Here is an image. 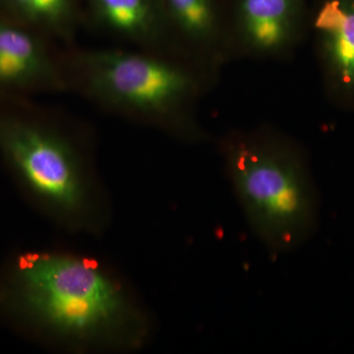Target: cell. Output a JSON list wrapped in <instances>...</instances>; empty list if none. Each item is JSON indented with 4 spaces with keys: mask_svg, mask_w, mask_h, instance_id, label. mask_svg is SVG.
Masks as SVG:
<instances>
[{
    "mask_svg": "<svg viewBox=\"0 0 354 354\" xmlns=\"http://www.w3.org/2000/svg\"><path fill=\"white\" fill-rule=\"evenodd\" d=\"M0 319L44 348L69 354L137 353L157 327L120 272L60 248L19 251L1 266Z\"/></svg>",
    "mask_w": 354,
    "mask_h": 354,
    "instance_id": "cell-1",
    "label": "cell"
},
{
    "mask_svg": "<svg viewBox=\"0 0 354 354\" xmlns=\"http://www.w3.org/2000/svg\"><path fill=\"white\" fill-rule=\"evenodd\" d=\"M68 93L185 143L207 139L197 108L214 77L186 58L133 48L64 46Z\"/></svg>",
    "mask_w": 354,
    "mask_h": 354,
    "instance_id": "cell-3",
    "label": "cell"
},
{
    "mask_svg": "<svg viewBox=\"0 0 354 354\" xmlns=\"http://www.w3.org/2000/svg\"><path fill=\"white\" fill-rule=\"evenodd\" d=\"M324 90L333 104L354 111V0H314L308 24Z\"/></svg>",
    "mask_w": 354,
    "mask_h": 354,
    "instance_id": "cell-7",
    "label": "cell"
},
{
    "mask_svg": "<svg viewBox=\"0 0 354 354\" xmlns=\"http://www.w3.org/2000/svg\"><path fill=\"white\" fill-rule=\"evenodd\" d=\"M172 38L184 55L215 78L232 57L220 0H160Z\"/></svg>",
    "mask_w": 354,
    "mask_h": 354,
    "instance_id": "cell-8",
    "label": "cell"
},
{
    "mask_svg": "<svg viewBox=\"0 0 354 354\" xmlns=\"http://www.w3.org/2000/svg\"><path fill=\"white\" fill-rule=\"evenodd\" d=\"M308 11L306 0H234L227 20L232 57H290L306 31Z\"/></svg>",
    "mask_w": 354,
    "mask_h": 354,
    "instance_id": "cell-6",
    "label": "cell"
},
{
    "mask_svg": "<svg viewBox=\"0 0 354 354\" xmlns=\"http://www.w3.org/2000/svg\"><path fill=\"white\" fill-rule=\"evenodd\" d=\"M62 93L64 46L0 13V101Z\"/></svg>",
    "mask_w": 354,
    "mask_h": 354,
    "instance_id": "cell-5",
    "label": "cell"
},
{
    "mask_svg": "<svg viewBox=\"0 0 354 354\" xmlns=\"http://www.w3.org/2000/svg\"><path fill=\"white\" fill-rule=\"evenodd\" d=\"M7 17L60 44H75L84 23L81 0H0Z\"/></svg>",
    "mask_w": 354,
    "mask_h": 354,
    "instance_id": "cell-10",
    "label": "cell"
},
{
    "mask_svg": "<svg viewBox=\"0 0 354 354\" xmlns=\"http://www.w3.org/2000/svg\"><path fill=\"white\" fill-rule=\"evenodd\" d=\"M220 152L253 234L276 253L301 246L317 218L315 186L301 147L265 127L227 133Z\"/></svg>",
    "mask_w": 354,
    "mask_h": 354,
    "instance_id": "cell-4",
    "label": "cell"
},
{
    "mask_svg": "<svg viewBox=\"0 0 354 354\" xmlns=\"http://www.w3.org/2000/svg\"><path fill=\"white\" fill-rule=\"evenodd\" d=\"M94 130L28 99L0 101V158L23 196L53 225L102 236L113 205L95 158Z\"/></svg>",
    "mask_w": 354,
    "mask_h": 354,
    "instance_id": "cell-2",
    "label": "cell"
},
{
    "mask_svg": "<svg viewBox=\"0 0 354 354\" xmlns=\"http://www.w3.org/2000/svg\"><path fill=\"white\" fill-rule=\"evenodd\" d=\"M86 18L128 48L188 59L172 38L160 0H87Z\"/></svg>",
    "mask_w": 354,
    "mask_h": 354,
    "instance_id": "cell-9",
    "label": "cell"
}]
</instances>
